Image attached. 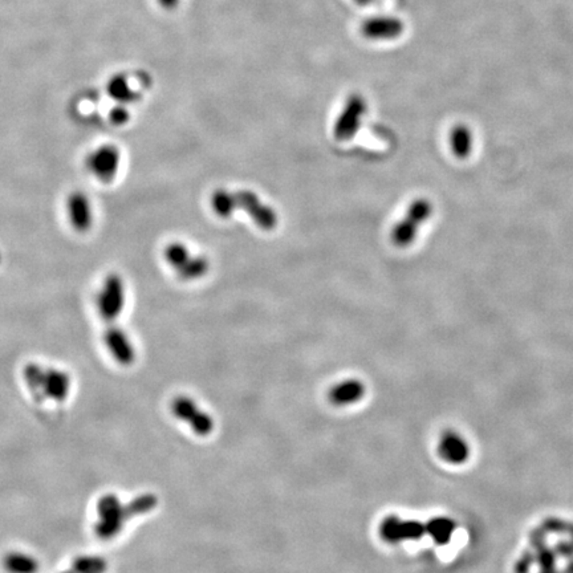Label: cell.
<instances>
[{"instance_id": "10", "label": "cell", "mask_w": 573, "mask_h": 573, "mask_svg": "<svg viewBox=\"0 0 573 573\" xmlns=\"http://www.w3.org/2000/svg\"><path fill=\"white\" fill-rule=\"evenodd\" d=\"M72 380L67 371L57 368H45L43 397L61 404L70 393Z\"/></svg>"}, {"instance_id": "13", "label": "cell", "mask_w": 573, "mask_h": 573, "mask_svg": "<svg viewBox=\"0 0 573 573\" xmlns=\"http://www.w3.org/2000/svg\"><path fill=\"white\" fill-rule=\"evenodd\" d=\"M45 368L37 362H28L23 368V378L28 390L34 395L36 401L43 400V382H44Z\"/></svg>"}, {"instance_id": "8", "label": "cell", "mask_w": 573, "mask_h": 573, "mask_svg": "<svg viewBox=\"0 0 573 573\" xmlns=\"http://www.w3.org/2000/svg\"><path fill=\"white\" fill-rule=\"evenodd\" d=\"M104 343L117 364L123 366L135 364V345L121 326L109 324L104 332Z\"/></svg>"}, {"instance_id": "4", "label": "cell", "mask_w": 573, "mask_h": 573, "mask_svg": "<svg viewBox=\"0 0 573 573\" xmlns=\"http://www.w3.org/2000/svg\"><path fill=\"white\" fill-rule=\"evenodd\" d=\"M171 412L180 422L187 424L191 430L199 436L207 437L214 431L215 421L213 417L201 409L197 401L187 395H178L171 402Z\"/></svg>"}, {"instance_id": "17", "label": "cell", "mask_w": 573, "mask_h": 573, "mask_svg": "<svg viewBox=\"0 0 573 573\" xmlns=\"http://www.w3.org/2000/svg\"><path fill=\"white\" fill-rule=\"evenodd\" d=\"M70 568L76 573H106L108 562L99 555H79L72 560Z\"/></svg>"}, {"instance_id": "9", "label": "cell", "mask_w": 573, "mask_h": 573, "mask_svg": "<svg viewBox=\"0 0 573 573\" xmlns=\"http://www.w3.org/2000/svg\"><path fill=\"white\" fill-rule=\"evenodd\" d=\"M68 218L78 233H88L93 226V209L87 194L73 191L67 199Z\"/></svg>"}, {"instance_id": "7", "label": "cell", "mask_w": 573, "mask_h": 573, "mask_svg": "<svg viewBox=\"0 0 573 573\" xmlns=\"http://www.w3.org/2000/svg\"><path fill=\"white\" fill-rule=\"evenodd\" d=\"M365 112L366 104L362 97L360 96L349 97L333 128L335 138L341 142L352 140L360 129Z\"/></svg>"}, {"instance_id": "21", "label": "cell", "mask_w": 573, "mask_h": 573, "mask_svg": "<svg viewBox=\"0 0 573 573\" xmlns=\"http://www.w3.org/2000/svg\"><path fill=\"white\" fill-rule=\"evenodd\" d=\"M158 3L166 10H173V8H175L178 6L180 0H158Z\"/></svg>"}, {"instance_id": "14", "label": "cell", "mask_w": 573, "mask_h": 573, "mask_svg": "<svg viewBox=\"0 0 573 573\" xmlns=\"http://www.w3.org/2000/svg\"><path fill=\"white\" fill-rule=\"evenodd\" d=\"M450 145L452 153L458 158L469 157L472 149V135L464 125H457L450 135Z\"/></svg>"}, {"instance_id": "22", "label": "cell", "mask_w": 573, "mask_h": 573, "mask_svg": "<svg viewBox=\"0 0 573 573\" xmlns=\"http://www.w3.org/2000/svg\"><path fill=\"white\" fill-rule=\"evenodd\" d=\"M60 573H76L72 568H69V569H66V571H61Z\"/></svg>"}, {"instance_id": "19", "label": "cell", "mask_w": 573, "mask_h": 573, "mask_svg": "<svg viewBox=\"0 0 573 573\" xmlns=\"http://www.w3.org/2000/svg\"><path fill=\"white\" fill-rule=\"evenodd\" d=\"M164 257L165 260L168 261L171 269L174 271L180 270L182 266H185L189 260H190L192 254L187 246H185V243L180 242H171L164 251Z\"/></svg>"}, {"instance_id": "16", "label": "cell", "mask_w": 573, "mask_h": 573, "mask_svg": "<svg viewBox=\"0 0 573 573\" xmlns=\"http://www.w3.org/2000/svg\"><path fill=\"white\" fill-rule=\"evenodd\" d=\"M210 204L214 213L216 214L219 218L228 219L235 214V206H234V191L226 190V189H218L214 191L210 198Z\"/></svg>"}, {"instance_id": "15", "label": "cell", "mask_w": 573, "mask_h": 573, "mask_svg": "<svg viewBox=\"0 0 573 573\" xmlns=\"http://www.w3.org/2000/svg\"><path fill=\"white\" fill-rule=\"evenodd\" d=\"M209 270H210L209 259L202 255H192L190 260L175 272L182 281H192L203 278Z\"/></svg>"}, {"instance_id": "11", "label": "cell", "mask_w": 573, "mask_h": 573, "mask_svg": "<svg viewBox=\"0 0 573 573\" xmlns=\"http://www.w3.org/2000/svg\"><path fill=\"white\" fill-rule=\"evenodd\" d=\"M3 567L7 573H37L40 562L31 553L10 551L3 557Z\"/></svg>"}, {"instance_id": "23", "label": "cell", "mask_w": 573, "mask_h": 573, "mask_svg": "<svg viewBox=\"0 0 573 573\" xmlns=\"http://www.w3.org/2000/svg\"><path fill=\"white\" fill-rule=\"evenodd\" d=\"M0 261H1V255H0Z\"/></svg>"}, {"instance_id": "20", "label": "cell", "mask_w": 573, "mask_h": 573, "mask_svg": "<svg viewBox=\"0 0 573 573\" xmlns=\"http://www.w3.org/2000/svg\"><path fill=\"white\" fill-rule=\"evenodd\" d=\"M129 117H130V113H129V111H128L126 108H124L123 104H120L118 106L113 108L111 113H109V120H111V123L117 125V126L126 124V123L129 121Z\"/></svg>"}, {"instance_id": "6", "label": "cell", "mask_w": 573, "mask_h": 573, "mask_svg": "<svg viewBox=\"0 0 573 573\" xmlns=\"http://www.w3.org/2000/svg\"><path fill=\"white\" fill-rule=\"evenodd\" d=\"M121 165L120 149L111 144L96 147L87 157V168L90 173L104 183H111Z\"/></svg>"}, {"instance_id": "18", "label": "cell", "mask_w": 573, "mask_h": 573, "mask_svg": "<svg viewBox=\"0 0 573 573\" xmlns=\"http://www.w3.org/2000/svg\"><path fill=\"white\" fill-rule=\"evenodd\" d=\"M108 93L112 97L113 100H116L120 104H129L137 100V93L135 90L129 87L128 80L125 79L124 76L117 75L112 79L109 80L108 82Z\"/></svg>"}, {"instance_id": "2", "label": "cell", "mask_w": 573, "mask_h": 573, "mask_svg": "<svg viewBox=\"0 0 573 573\" xmlns=\"http://www.w3.org/2000/svg\"><path fill=\"white\" fill-rule=\"evenodd\" d=\"M126 303L125 281L120 273L111 272L102 281L101 288L97 295V311L102 320L113 324L124 311Z\"/></svg>"}, {"instance_id": "5", "label": "cell", "mask_w": 573, "mask_h": 573, "mask_svg": "<svg viewBox=\"0 0 573 573\" xmlns=\"http://www.w3.org/2000/svg\"><path fill=\"white\" fill-rule=\"evenodd\" d=\"M234 206L235 210H243L247 214L260 230L271 231L279 223L278 213L252 190L234 191Z\"/></svg>"}, {"instance_id": "12", "label": "cell", "mask_w": 573, "mask_h": 573, "mask_svg": "<svg viewBox=\"0 0 573 573\" xmlns=\"http://www.w3.org/2000/svg\"><path fill=\"white\" fill-rule=\"evenodd\" d=\"M364 392L362 383L357 380L338 382L329 392V400L335 405H349L357 401Z\"/></svg>"}, {"instance_id": "3", "label": "cell", "mask_w": 573, "mask_h": 573, "mask_svg": "<svg viewBox=\"0 0 573 573\" xmlns=\"http://www.w3.org/2000/svg\"><path fill=\"white\" fill-rule=\"evenodd\" d=\"M433 213V204L429 199L419 198L412 203L402 218L392 230V242L400 248L409 247L416 240L418 228L426 222Z\"/></svg>"}, {"instance_id": "1", "label": "cell", "mask_w": 573, "mask_h": 573, "mask_svg": "<svg viewBox=\"0 0 573 573\" xmlns=\"http://www.w3.org/2000/svg\"><path fill=\"white\" fill-rule=\"evenodd\" d=\"M147 511V503L141 496L133 499L129 505H124L116 495H102L97 502L94 534L102 540L114 539L124 529L128 519L145 514Z\"/></svg>"}]
</instances>
